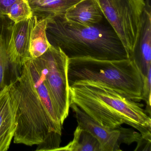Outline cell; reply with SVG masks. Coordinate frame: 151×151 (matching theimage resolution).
<instances>
[{
  "label": "cell",
  "mask_w": 151,
  "mask_h": 151,
  "mask_svg": "<svg viewBox=\"0 0 151 151\" xmlns=\"http://www.w3.org/2000/svg\"><path fill=\"white\" fill-rule=\"evenodd\" d=\"M76 115L78 126L91 133L99 141L101 151H121L122 144L130 145L134 142L139 145L143 140L139 132L122 126L115 129L102 127L88 116L76 104L70 103Z\"/></svg>",
  "instance_id": "52a82bcc"
},
{
  "label": "cell",
  "mask_w": 151,
  "mask_h": 151,
  "mask_svg": "<svg viewBox=\"0 0 151 151\" xmlns=\"http://www.w3.org/2000/svg\"><path fill=\"white\" fill-rule=\"evenodd\" d=\"M143 86L142 90V100L146 104V112L149 116H151V69L148 71L146 76L142 77Z\"/></svg>",
  "instance_id": "e0dca14e"
},
{
  "label": "cell",
  "mask_w": 151,
  "mask_h": 151,
  "mask_svg": "<svg viewBox=\"0 0 151 151\" xmlns=\"http://www.w3.org/2000/svg\"><path fill=\"white\" fill-rule=\"evenodd\" d=\"M9 85L17 103L14 143L38 145L52 134L62 135L63 125L32 58L24 63Z\"/></svg>",
  "instance_id": "6da1fadb"
},
{
  "label": "cell",
  "mask_w": 151,
  "mask_h": 151,
  "mask_svg": "<svg viewBox=\"0 0 151 151\" xmlns=\"http://www.w3.org/2000/svg\"><path fill=\"white\" fill-rule=\"evenodd\" d=\"M17 0H0V17L7 16L9 10Z\"/></svg>",
  "instance_id": "ac0fdd59"
},
{
  "label": "cell",
  "mask_w": 151,
  "mask_h": 151,
  "mask_svg": "<svg viewBox=\"0 0 151 151\" xmlns=\"http://www.w3.org/2000/svg\"><path fill=\"white\" fill-rule=\"evenodd\" d=\"M36 17L14 23L12 27L8 52L10 61L14 66L21 68L24 63L31 59L29 52L31 33Z\"/></svg>",
  "instance_id": "9c48e42d"
},
{
  "label": "cell",
  "mask_w": 151,
  "mask_h": 151,
  "mask_svg": "<svg viewBox=\"0 0 151 151\" xmlns=\"http://www.w3.org/2000/svg\"><path fill=\"white\" fill-rule=\"evenodd\" d=\"M67 75L69 86L79 81H92L103 84L134 101L142 100V76L130 59H69Z\"/></svg>",
  "instance_id": "277c9868"
},
{
  "label": "cell",
  "mask_w": 151,
  "mask_h": 151,
  "mask_svg": "<svg viewBox=\"0 0 151 151\" xmlns=\"http://www.w3.org/2000/svg\"><path fill=\"white\" fill-rule=\"evenodd\" d=\"M17 103L9 85L0 92V151L9 148L17 128Z\"/></svg>",
  "instance_id": "30bf717a"
},
{
  "label": "cell",
  "mask_w": 151,
  "mask_h": 151,
  "mask_svg": "<svg viewBox=\"0 0 151 151\" xmlns=\"http://www.w3.org/2000/svg\"><path fill=\"white\" fill-rule=\"evenodd\" d=\"M63 17L68 22L85 26L98 24L104 18L96 0H83L68 9Z\"/></svg>",
  "instance_id": "7c38bea8"
},
{
  "label": "cell",
  "mask_w": 151,
  "mask_h": 151,
  "mask_svg": "<svg viewBox=\"0 0 151 151\" xmlns=\"http://www.w3.org/2000/svg\"><path fill=\"white\" fill-rule=\"evenodd\" d=\"M145 1L138 37L130 58L142 77L146 76L151 69V7L150 0Z\"/></svg>",
  "instance_id": "ba28073f"
},
{
  "label": "cell",
  "mask_w": 151,
  "mask_h": 151,
  "mask_svg": "<svg viewBox=\"0 0 151 151\" xmlns=\"http://www.w3.org/2000/svg\"><path fill=\"white\" fill-rule=\"evenodd\" d=\"M47 23V19H37L36 17L30 40L29 52L32 59L42 55L51 45L46 34Z\"/></svg>",
  "instance_id": "5bb4252c"
},
{
  "label": "cell",
  "mask_w": 151,
  "mask_h": 151,
  "mask_svg": "<svg viewBox=\"0 0 151 151\" xmlns=\"http://www.w3.org/2000/svg\"><path fill=\"white\" fill-rule=\"evenodd\" d=\"M7 17L14 23H18L33 17L28 0H17L9 9Z\"/></svg>",
  "instance_id": "2e32d148"
},
{
  "label": "cell",
  "mask_w": 151,
  "mask_h": 151,
  "mask_svg": "<svg viewBox=\"0 0 151 151\" xmlns=\"http://www.w3.org/2000/svg\"><path fill=\"white\" fill-rule=\"evenodd\" d=\"M83 0H28L37 19L63 17L68 9Z\"/></svg>",
  "instance_id": "4fadbf2b"
},
{
  "label": "cell",
  "mask_w": 151,
  "mask_h": 151,
  "mask_svg": "<svg viewBox=\"0 0 151 151\" xmlns=\"http://www.w3.org/2000/svg\"><path fill=\"white\" fill-rule=\"evenodd\" d=\"M55 151H101V149L98 139L89 131L78 125L73 140Z\"/></svg>",
  "instance_id": "9a60e30c"
},
{
  "label": "cell",
  "mask_w": 151,
  "mask_h": 151,
  "mask_svg": "<svg viewBox=\"0 0 151 151\" xmlns=\"http://www.w3.org/2000/svg\"><path fill=\"white\" fill-rule=\"evenodd\" d=\"M7 16L0 17V92L18 75L20 69L10 61L8 48L14 24Z\"/></svg>",
  "instance_id": "8fae6325"
},
{
  "label": "cell",
  "mask_w": 151,
  "mask_h": 151,
  "mask_svg": "<svg viewBox=\"0 0 151 151\" xmlns=\"http://www.w3.org/2000/svg\"><path fill=\"white\" fill-rule=\"evenodd\" d=\"M70 103L76 104L102 127L115 129L126 124L151 142V119L143 104L124 97L103 84L81 81L69 86Z\"/></svg>",
  "instance_id": "7a4b0ae2"
},
{
  "label": "cell",
  "mask_w": 151,
  "mask_h": 151,
  "mask_svg": "<svg viewBox=\"0 0 151 151\" xmlns=\"http://www.w3.org/2000/svg\"><path fill=\"white\" fill-rule=\"evenodd\" d=\"M130 58L137 40L145 0H96Z\"/></svg>",
  "instance_id": "8992f818"
},
{
  "label": "cell",
  "mask_w": 151,
  "mask_h": 151,
  "mask_svg": "<svg viewBox=\"0 0 151 151\" xmlns=\"http://www.w3.org/2000/svg\"><path fill=\"white\" fill-rule=\"evenodd\" d=\"M32 59L46 86L55 113L63 125L70 109L67 75L68 57L60 47L51 45L45 53Z\"/></svg>",
  "instance_id": "5b68a950"
},
{
  "label": "cell",
  "mask_w": 151,
  "mask_h": 151,
  "mask_svg": "<svg viewBox=\"0 0 151 151\" xmlns=\"http://www.w3.org/2000/svg\"><path fill=\"white\" fill-rule=\"evenodd\" d=\"M63 17L47 19L46 34L50 44L60 47L69 59H129L110 24L101 22L93 26H83L68 22Z\"/></svg>",
  "instance_id": "3957f363"
}]
</instances>
